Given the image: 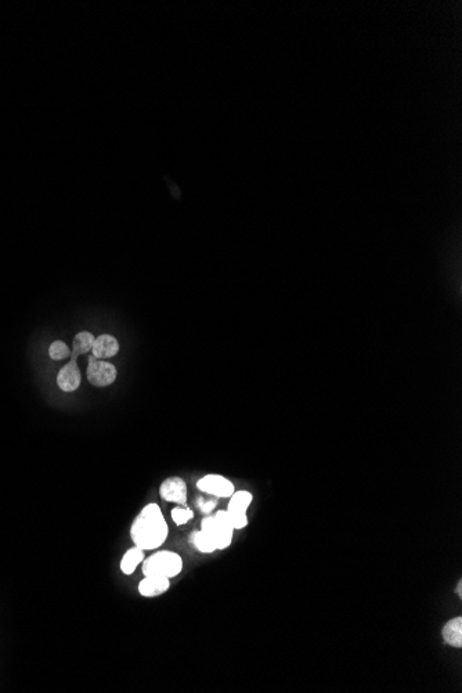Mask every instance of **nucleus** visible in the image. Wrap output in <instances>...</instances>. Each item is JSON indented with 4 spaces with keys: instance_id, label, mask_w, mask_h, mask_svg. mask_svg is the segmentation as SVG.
Here are the masks:
<instances>
[{
    "instance_id": "7ed1b4c3",
    "label": "nucleus",
    "mask_w": 462,
    "mask_h": 693,
    "mask_svg": "<svg viewBox=\"0 0 462 693\" xmlns=\"http://www.w3.org/2000/svg\"><path fill=\"white\" fill-rule=\"evenodd\" d=\"M183 570V559L172 551H159L143 561L144 576H161L173 578Z\"/></svg>"
},
{
    "instance_id": "1a4fd4ad",
    "label": "nucleus",
    "mask_w": 462,
    "mask_h": 693,
    "mask_svg": "<svg viewBox=\"0 0 462 693\" xmlns=\"http://www.w3.org/2000/svg\"><path fill=\"white\" fill-rule=\"evenodd\" d=\"M171 587V578L161 576H144L138 584V592L145 598H154L165 594Z\"/></svg>"
},
{
    "instance_id": "423d86ee",
    "label": "nucleus",
    "mask_w": 462,
    "mask_h": 693,
    "mask_svg": "<svg viewBox=\"0 0 462 693\" xmlns=\"http://www.w3.org/2000/svg\"><path fill=\"white\" fill-rule=\"evenodd\" d=\"M197 486L201 492L215 496L217 499L231 497L236 492L234 485L229 479L220 475H206L202 479H199Z\"/></svg>"
},
{
    "instance_id": "6e6552de",
    "label": "nucleus",
    "mask_w": 462,
    "mask_h": 693,
    "mask_svg": "<svg viewBox=\"0 0 462 693\" xmlns=\"http://www.w3.org/2000/svg\"><path fill=\"white\" fill-rule=\"evenodd\" d=\"M80 380L82 377L76 364V357L71 356L69 363L60 370L57 376V385L64 392H75L80 386Z\"/></svg>"
},
{
    "instance_id": "f257e3e1",
    "label": "nucleus",
    "mask_w": 462,
    "mask_h": 693,
    "mask_svg": "<svg viewBox=\"0 0 462 693\" xmlns=\"http://www.w3.org/2000/svg\"><path fill=\"white\" fill-rule=\"evenodd\" d=\"M169 527L157 504L145 505L133 522L131 537L136 547L143 551L159 548L168 538Z\"/></svg>"
},
{
    "instance_id": "20e7f679",
    "label": "nucleus",
    "mask_w": 462,
    "mask_h": 693,
    "mask_svg": "<svg viewBox=\"0 0 462 693\" xmlns=\"http://www.w3.org/2000/svg\"><path fill=\"white\" fill-rule=\"evenodd\" d=\"M87 379L94 386H108L117 379V367L110 362L92 356L87 364Z\"/></svg>"
},
{
    "instance_id": "39448f33",
    "label": "nucleus",
    "mask_w": 462,
    "mask_h": 693,
    "mask_svg": "<svg viewBox=\"0 0 462 693\" xmlns=\"http://www.w3.org/2000/svg\"><path fill=\"white\" fill-rule=\"evenodd\" d=\"M252 500H254L252 494L247 490L234 492V494L230 497L227 512L231 517V522H233V526L236 530H241V529L247 527V524H248L247 510L252 503Z\"/></svg>"
},
{
    "instance_id": "f8f14e48",
    "label": "nucleus",
    "mask_w": 462,
    "mask_h": 693,
    "mask_svg": "<svg viewBox=\"0 0 462 693\" xmlns=\"http://www.w3.org/2000/svg\"><path fill=\"white\" fill-rule=\"evenodd\" d=\"M94 335L87 332V331H83V332H79L75 335L73 338V343H72V350H71V356L73 357H78L80 355H86L89 352H92L93 349V345H94Z\"/></svg>"
},
{
    "instance_id": "4468645a",
    "label": "nucleus",
    "mask_w": 462,
    "mask_h": 693,
    "mask_svg": "<svg viewBox=\"0 0 462 693\" xmlns=\"http://www.w3.org/2000/svg\"><path fill=\"white\" fill-rule=\"evenodd\" d=\"M193 543L196 545V548L198 550L199 552L202 554H212L216 551V545L215 543L212 541V538L202 530L199 531H196L194 536H193Z\"/></svg>"
},
{
    "instance_id": "0eeeda50",
    "label": "nucleus",
    "mask_w": 462,
    "mask_h": 693,
    "mask_svg": "<svg viewBox=\"0 0 462 693\" xmlns=\"http://www.w3.org/2000/svg\"><path fill=\"white\" fill-rule=\"evenodd\" d=\"M161 497L168 503L186 505L187 485L182 478H169L159 487Z\"/></svg>"
},
{
    "instance_id": "2eb2a0df",
    "label": "nucleus",
    "mask_w": 462,
    "mask_h": 693,
    "mask_svg": "<svg viewBox=\"0 0 462 693\" xmlns=\"http://www.w3.org/2000/svg\"><path fill=\"white\" fill-rule=\"evenodd\" d=\"M71 349L66 346L63 341H56L50 345L49 348V356L52 360H64L71 359Z\"/></svg>"
},
{
    "instance_id": "ddd939ff",
    "label": "nucleus",
    "mask_w": 462,
    "mask_h": 693,
    "mask_svg": "<svg viewBox=\"0 0 462 693\" xmlns=\"http://www.w3.org/2000/svg\"><path fill=\"white\" fill-rule=\"evenodd\" d=\"M143 561H144V551L138 547H133L132 550H129L125 554V557L122 558L121 569L125 574H132L133 571L136 570V567L138 566Z\"/></svg>"
},
{
    "instance_id": "f03ea898",
    "label": "nucleus",
    "mask_w": 462,
    "mask_h": 693,
    "mask_svg": "<svg viewBox=\"0 0 462 693\" xmlns=\"http://www.w3.org/2000/svg\"><path fill=\"white\" fill-rule=\"evenodd\" d=\"M201 530L212 538L216 550H226L231 544L236 531L227 510H219L215 515L203 517Z\"/></svg>"
},
{
    "instance_id": "9b49d317",
    "label": "nucleus",
    "mask_w": 462,
    "mask_h": 693,
    "mask_svg": "<svg viewBox=\"0 0 462 693\" xmlns=\"http://www.w3.org/2000/svg\"><path fill=\"white\" fill-rule=\"evenodd\" d=\"M442 635H443V641L453 646V648H462V617L459 616V617H454L452 620H449L443 630H442Z\"/></svg>"
},
{
    "instance_id": "9d476101",
    "label": "nucleus",
    "mask_w": 462,
    "mask_h": 693,
    "mask_svg": "<svg viewBox=\"0 0 462 693\" xmlns=\"http://www.w3.org/2000/svg\"><path fill=\"white\" fill-rule=\"evenodd\" d=\"M120 352V343L115 336L104 334L94 339L92 353L97 359H110Z\"/></svg>"
},
{
    "instance_id": "a211bd4d",
    "label": "nucleus",
    "mask_w": 462,
    "mask_h": 693,
    "mask_svg": "<svg viewBox=\"0 0 462 693\" xmlns=\"http://www.w3.org/2000/svg\"><path fill=\"white\" fill-rule=\"evenodd\" d=\"M457 594H459V596H460V598H461V596H462V583H461V581H459V584H457Z\"/></svg>"
},
{
    "instance_id": "dca6fc26",
    "label": "nucleus",
    "mask_w": 462,
    "mask_h": 693,
    "mask_svg": "<svg viewBox=\"0 0 462 693\" xmlns=\"http://www.w3.org/2000/svg\"><path fill=\"white\" fill-rule=\"evenodd\" d=\"M194 517V512L189 508H175L172 510V519L176 524L182 526Z\"/></svg>"
},
{
    "instance_id": "f3484780",
    "label": "nucleus",
    "mask_w": 462,
    "mask_h": 693,
    "mask_svg": "<svg viewBox=\"0 0 462 693\" xmlns=\"http://www.w3.org/2000/svg\"><path fill=\"white\" fill-rule=\"evenodd\" d=\"M217 501L216 500H203V499H199L198 506L202 509V512L205 513H210L212 509L216 506Z\"/></svg>"
}]
</instances>
